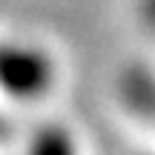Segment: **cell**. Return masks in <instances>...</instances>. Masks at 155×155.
<instances>
[{
  "label": "cell",
  "mask_w": 155,
  "mask_h": 155,
  "mask_svg": "<svg viewBox=\"0 0 155 155\" xmlns=\"http://www.w3.org/2000/svg\"><path fill=\"white\" fill-rule=\"evenodd\" d=\"M26 155H78L75 138L63 127H43L32 138Z\"/></svg>",
  "instance_id": "cell-2"
},
{
  "label": "cell",
  "mask_w": 155,
  "mask_h": 155,
  "mask_svg": "<svg viewBox=\"0 0 155 155\" xmlns=\"http://www.w3.org/2000/svg\"><path fill=\"white\" fill-rule=\"evenodd\" d=\"M141 17L150 29H155V0H141Z\"/></svg>",
  "instance_id": "cell-3"
},
{
  "label": "cell",
  "mask_w": 155,
  "mask_h": 155,
  "mask_svg": "<svg viewBox=\"0 0 155 155\" xmlns=\"http://www.w3.org/2000/svg\"><path fill=\"white\" fill-rule=\"evenodd\" d=\"M52 61L26 43H0V89L17 101H35L52 86Z\"/></svg>",
  "instance_id": "cell-1"
}]
</instances>
